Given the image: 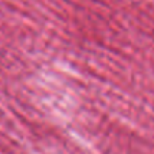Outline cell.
<instances>
[{
    "label": "cell",
    "mask_w": 154,
    "mask_h": 154,
    "mask_svg": "<svg viewBox=\"0 0 154 154\" xmlns=\"http://www.w3.org/2000/svg\"><path fill=\"white\" fill-rule=\"evenodd\" d=\"M0 127L32 153H154V0H0Z\"/></svg>",
    "instance_id": "cell-1"
}]
</instances>
